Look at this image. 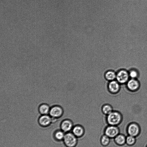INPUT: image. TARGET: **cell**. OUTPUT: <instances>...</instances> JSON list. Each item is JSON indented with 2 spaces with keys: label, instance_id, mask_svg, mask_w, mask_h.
<instances>
[{
  "label": "cell",
  "instance_id": "6da1fadb",
  "mask_svg": "<svg viewBox=\"0 0 147 147\" xmlns=\"http://www.w3.org/2000/svg\"><path fill=\"white\" fill-rule=\"evenodd\" d=\"M122 120V116L119 111H113L106 116V121L108 125L118 126Z\"/></svg>",
  "mask_w": 147,
  "mask_h": 147
},
{
  "label": "cell",
  "instance_id": "7a4b0ae2",
  "mask_svg": "<svg viewBox=\"0 0 147 147\" xmlns=\"http://www.w3.org/2000/svg\"><path fill=\"white\" fill-rule=\"evenodd\" d=\"M66 147H76L78 142V138L71 131L65 133L63 140Z\"/></svg>",
  "mask_w": 147,
  "mask_h": 147
},
{
  "label": "cell",
  "instance_id": "3957f363",
  "mask_svg": "<svg viewBox=\"0 0 147 147\" xmlns=\"http://www.w3.org/2000/svg\"><path fill=\"white\" fill-rule=\"evenodd\" d=\"M103 133L111 139H114L120 134L118 126L107 125L103 130Z\"/></svg>",
  "mask_w": 147,
  "mask_h": 147
},
{
  "label": "cell",
  "instance_id": "277c9868",
  "mask_svg": "<svg viewBox=\"0 0 147 147\" xmlns=\"http://www.w3.org/2000/svg\"><path fill=\"white\" fill-rule=\"evenodd\" d=\"M129 79L128 72L126 70L121 69L116 72V80L121 85L126 84Z\"/></svg>",
  "mask_w": 147,
  "mask_h": 147
},
{
  "label": "cell",
  "instance_id": "5b68a950",
  "mask_svg": "<svg viewBox=\"0 0 147 147\" xmlns=\"http://www.w3.org/2000/svg\"><path fill=\"white\" fill-rule=\"evenodd\" d=\"M64 113V110L60 105H55L50 108L49 115L52 117L59 118L61 117Z\"/></svg>",
  "mask_w": 147,
  "mask_h": 147
},
{
  "label": "cell",
  "instance_id": "8992f818",
  "mask_svg": "<svg viewBox=\"0 0 147 147\" xmlns=\"http://www.w3.org/2000/svg\"><path fill=\"white\" fill-rule=\"evenodd\" d=\"M74 125L73 121L69 119H65L61 121L60 129L65 133L71 131Z\"/></svg>",
  "mask_w": 147,
  "mask_h": 147
},
{
  "label": "cell",
  "instance_id": "52a82bcc",
  "mask_svg": "<svg viewBox=\"0 0 147 147\" xmlns=\"http://www.w3.org/2000/svg\"><path fill=\"white\" fill-rule=\"evenodd\" d=\"M140 130V127L138 125L134 122L130 123L128 125L127 129L128 135L134 137L139 134Z\"/></svg>",
  "mask_w": 147,
  "mask_h": 147
},
{
  "label": "cell",
  "instance_id": "ba28073f",
  "mask_svg": "<svg viewBox=\"0 0 147 147\" xmlns=\"http://www.w3.org/2000/svg\"><path fill=\"white\" fill-rule=\"evenodd\" d=\"M71 132L78 138H79L84 135L85 130L82 125L77 123L74 124Z\"/></svg>",
  "mask_w": 147,
  "mask_h": 147
},
{
  "label": "cell",
  "instance_id": "9c48e42d",
  "mask_svg": "<svg viewBox=\"0 0 147 147\" xmlns=\"http://www.w3.org/2000/svg\"><path fill=\"white\" fill-rule=\"evenodd\" d=\"M121 85L116 80L109 82L108 84V90L112 94H117L120 90Z\"/></svg>",
  "mask_w": 147,
  "mask_h": 147
},
{
  "label": "cell",
  "instance_id": "30bf717a",
  "mask_svg": "<svg viewBox=\"0 0 147 147\" xmlns=\"http://www.w3.org/2000/svg\"><path fill=\"white\" fill-rule=\"evenodd\" d=\"M126 85L129 90L135 91L139 88L140 84L137 79L130 78L126 84Z\"/></svg>",
  "mask_w": 147,
  "mask_h": 147
},
{
  "label": "cell",
  "instance_id": "8fae6325",
  "mask_svg": "<svg viewBox=\"0 0 147 147\" xmlns=\"http://www.w3.org/2000/svg\"><path fill=\"white\" fill-rule=\"evenodd\" d=\"M51 117L48 115H41L38 119L39 124L44 127L49 125L51 123Z\"/></svg>",
  "mask_w": 147,
  "mask_h": 147
},
{
  "label": "cell",
  "instance_id": "7c38bea8",
  "mask_svg": "<svg viewBox=\"0 0 147 147\" xmlns=\"http://www.w3.org/2000/svg\"><path fill=\"white\" fill-rule=\"evenodd\" d=\"M116 72L111 69L108 70L105 74V78L108 82L116 80Z\"/></svg>",
  "mask_w": 147,
  "mask_h": 147
},
{
  "label": "cell",
  "instance_id": "4fadbf2b",
  "mask_svg": "<svg viewBox=\"0 0 147 147\" xmlns=\"http://www.w3.org/2000/svg\"><path fill=\"white\" fill-rule=\"evenodd\" d=\"M51 108L48 104L43 103L39 107L38 111L39 113L41 115H48L49 114Z\"/></svg>",
  "mask_w": 147,
  "mask_h": 147
},
{
  "label": "cell",
  "instance_id": "5bb4252c",
  "mask_svg": "<svg viewBox=\"0 0 147 147\" xmlns=\"http://www.w3.org/2000/svg\"><path fill=\"white\" fill-rule=\"evenodd\" d=\"M126 137L124 135L120 133L113 139V140L117 144L121 146L126 143Z\"/></svg>",
  "mask_w": 147,
  "mask_h": 147
},
{
  "label": "cell",
  "instance_id": "9a60e30c",
  "mask_svg": "<svg viewBox=\"0 0 147 147\" xmlns=\"http://www.w3.org/2000/svg\"><path fill=\"white\" fill-rule=\"evenodd\" d=\"M111 139L104 134H102L100 136V144L103 146L106 147L110 144Z\"/></svg>",
  "mask_w": 147,
  "mask_h": 147
},
{
  "label": "cell",
  "instance_id": "2e32d148",
  "mask_svg": "<svg viewBox=\"0 0 147 147\" xmlns=\"http://www.w3.org/2000/svg\"><path fill=\"white\" fill-rule=\"evenodd\" d=\"M113 111L112 106L108 104L104 105L102 107V113L106 116L110 113Z\"/></svg>",
  "mask_w": 147,
  "mask_h": 147
},
{
  "label": "cell",
  "instance_id": "e0dca14e",
  "mask_svg": "<svg viewBox=\"0 0 147 147\" xmlns=\"http://www.w3.org/2000/svg\"><path fill=\"white\" fill-rule=\"evenodd\" d=\"M65 133L61 129L56 131L54 133L55 138L57 141H63Z\"/></svg>",
  "mask_w": 147,
  "mask_h": 147
},
{
  "label": "cell",
  "instance_id": "ac0fdd59",
  "mask_svg": "<svg viewBox=\"0 0 147 147\" xmlns=\"http://www.w3.org/2000/svg\"><path fill=\"white\" fill-rule=\"evenodd\" d=\"M130 78L137 79L139 76L138 71L135 69H131L128 71Z\"/></svg>",
  "mask_w": 147,
  "mask_h": 147
},
{
  "label": "cell",
  "instance_id": "d6986e66",
  "mask_svg": "<svg viewBox=\"0 0 147 147\" xmlns=\"http://www.w3.org/2000/svg\"><path fill=\"white\" fill-rule=\"evenodd\" d=\"M135 137L130 135H128L126 137V142L128 145H133L135 143Z\"/></svg>",
  "mask_w": 147,
  "mask_h": 147
}]
</instances>
